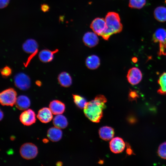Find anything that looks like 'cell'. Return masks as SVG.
I'll return each mask as SVG.
<instances>
[{"label":"cell","instance_id":"5b68a950","mask_svg":"<svg viewBox=\"0 0 166 166\" xmlns=\"http://www.w3.org/2000/svg\"><path fill=\"white\" fill-rule=\"evenodd\" d=\"M22 49L26 53L30 54L24 65L27 66L32 58L37 54L38 51V45L34 39H29L26 40L22 45Z\"/></svg>","mask_w":166,"mask_h":166},{"label":"cell","instance_id":"603a6c76","mask_svg":"<svg viewBox=\"0 0 166 166\" xmlns=\"http://www.w3.org/2000/svg\"><path fill=\"white\" fill-rule=\"evenodd\" d=\"M160 88L157 92L161 95H166V72H164L160 76L158 81Z\"/></svg>","mask_w":166,"mask_h":166},{"label":"cell","instance_id":"8992f818","mask_svg":"<svg viewBox=\"0 0 166 166\" xmlns=\"http://www.w3.org/2000/svg\"><path fill=\"white\" fill-rule=\"evenodd\" d=\"M14 82L15 86L22 90H26L29 88L31 84L29 77L24 73H19L16 75L14 77Z\"/></svg>","mask_w":166,"mask_h":166},{"label":"cell","instance_id":"d6986e66","mask_svg":"<svg viewBox=\"0 0 166 166\" xmlns=\"http://www.w3.org/2000/svg\"><path fill=\"white\" fill-rule=\"evenodd\" d=\"M53 124L54 126L60 129L66 128L68 124L66 118L61 114L56 115L53 120Z\"/></svg>","mask_w":166,"mask_h":166},{"label":"cell","instance_id":"ba28073f","mask_svg":"<svg viewBox=\"0 0 166 166\" xmlns=\"http://www.w3.org/2000/svg\"><path fill=\"white\" fill-rule=\"evenodd\" d=\"M35 114L31 109H29L22 113L19 117L21 122L24 125L30 126L36 121Z\"/></svg>","mask_w":166,"mask_h":166},{"label":"cell","instance_id":"d6a6232c","mask_svg":"<svg viewBox=\"0 0 166 166\" xmlns=\"http://www.w3.org/2000/svg\"><path fill=\"white\" fill-rule=\"evenodd\" d=\"M3 117V112L0 110V120H1Z\"/></svg>","mask_w":166,"mask_h":166},{"label":"cell","instance_id":"e575fe53","mask_svg":"<svg viewBox=\"0 0 166 166\" xmlns=\"http://www.w3.org/2000/svg\"><path fill=\"white\" fill-rule=\"evenodd\" d=\"M42 141L44 143H46L48 142L49 140L46 139H44Z\"/></svg>","mask_w":166,"mask_h":166},{"label":"cell","instance_id":"30bf717a","mask_svg":"<svg viewBox=\"0 0 166 166\" xmlns=\"http://www.w3.org/2000/svg\"><path fill=\"white\" fill-rule=\"evenodd\" d=\"M109 146L111 151L115 153L122 152L125 147V143L123 139L116 137L112 139L110 142Z\"/></svg>","mask_w":166,"mask_h":166},{"label":"cell","instance_id":"2e32d148","mask_svg":"<svg viewBox=\"0 0 166 166\" xmlns=\"http://www.w3.org/2000/svg\"><path fill=\"white\" fill-rule=\"evenodd\" d=\"M61 129L55 127L49 128L47 132V136L49 140L53 142H57L61 140L62 135Z\"/></svg>","mask_w":166,"mask_h":166},{"label":"cell","instance_id":"277c9868","mask_svg":"<svg viewBox=\"0 0 166 166\" xmlns=\"http://www.w3.org/2000/svg\"><path fill=\"white\" fill-rule=\"evenodd\" d=\"M20 153L21 156L26 160L35 158L38 154V149L34 144L27 143L22 144L20 148Z\"/></svg>","mask_w":166,"mask_h":166},{"label":"cell","instance_id":"7402d4cb","mask_svg":"<svg viewBox=\"0 0 166 166\" xmlns=\"http://www.w3.org/2000/svg\"><path fill=\"white\" fill-rule=\"evenodd\" d=\"M86 65L87 67L90 69H95L100 65V59L96 55L90 56L86 59Z\"/></svg>","mask_w":166,"mask_h":166},{"label":"cell","instance_id":"3957f363","mask_svg":"<svg viewBox=\"0 0 166 166\" xmlns=\"http://www.w3.org/2000/svg\"><path fill=\"white\" fill-rule=\"evenodd\" d=\"M16 92L13 88L6 89L0 94V102L3 106H13L15 104L17 98Z\"/></svg>","mask_w":166,"mask_h":166},{"label":"cell","instance_id":"9c48e42d","mask_svg":"<svg viewBox=\"0 0 166 166\" xmlns=\"http://www.w3.org/2000/svg\"><path fill=\"white\" fill-rule=\"evenodd\" d=\"M127 77L128 82L131 85L138 84L142 79V74L140 70L136 67H132L128 71Z\"/></svg>","mask_w":166,"mask_h":166},{"label":"cell","instance_id":"e0dca14e","mask_svg":"<svg viewBox=\"0 0 166 166\" xmlns=\"http://www.w3.org/2000/svg\"><path fill=\"white\" fill-rule=\"evenodd\" d=\"M56 49L53 51L45 49L41 50L39 53L38 57L40 60L43 62L51 61L53 59L54 54L58 51Z\"/></svg>","mask_w":166,"mask_h":166},{"label":"cell","instance_id":"52a82bcc","mask_svg":"<svg viewBox=\"0 0 166 166\" xmlns=\"http://www.w3.org/2000/svg\"><path fill=\"white\" fill-rule=\"evenodd\" d=\"M90 27L94 33L101 36L106 28L105 19L100 18H95L92 22Z\"/></svg>","mask_w":166,"mask_h":166},{"label":"cell","instance_id":"484cf974","mask_svg":"<svg viewBox=\"0 0 166 166\" xmlns=\"http://www.w3.org/2000/svg\"><path fill=\"white\" fill-rule=\"evenodd\" d=\"M158 155L161 158L166 159V142L162 143L159 146L157 151Z\"/></svg>","mask_w":166,"mask_h":166},{"label":"cell","instance_id":"d590c367","mask_svg":"<svg viewBox=\"0 0 166 166\" xmlns=\"http://www.w3.org/2000/svg\"><path fill=\"white\" fill-rule=\"evenodd\" d=\"M56 164V165L57 166H61L62 164V163L60 161L57 162Z\"/></svg>","mask_w":166,"mask_h":166},{"label":"cell","instance_id":"4dcf8cb0","mask_svg":"<svg viewBox=\"0 0 166 166\" xmlns=\"http://www.w3.org/2000/svg\"><path fill=\"white\" fill-rule=\"evenodd\" d=\"M127 152L128 154L131 155L132 153V151L130 148H128L127 150Z\"/></svg>","mask_w":166,"mask_h":166},{"label":"cell","instance_id":"ffe728a7","mask_svg":"<svg viewBox=\"0 0 166 166\" xmlns=\"http://www.w3.org/2000/svg\"><path fill=\"white\" fill-rule=\"evenodd\" d=\"M58 80L59 83L64 87H68L72 84V80L69 74L67 72H63L58 76Z\"/></svg>","mask_w":166,"mask_h":166},{"label":"cell","instance_id":"6da1fadb","mask_svg":"<svg viewBox=\"0 0 166 166\" xmlns=\"http://www.w3.org/2000/svg\"><path fill=\"white\" fill-rule=\"evenodd\" d=\"M107 101L104 96L99 95L93 100L87 102L84 108L86 116L93 122H99L103 116V110L106 108Z\"/></svg>","mask_w":166,"mask_h":166},{"label":"cell","instance_id":"83f0119b","mask_svg":"<svg viewBox=\"0 0 166 166\" xmlns=\"http://www.w3.org/2000/svg\"><path fill=\"white\" fill-rule=\"evenodd\" d=\"M139 97L138 93L136 90H130L128 95V99L129 101H132L136 100L137 98Z\"/></svg>","mask_w":166,"mask_h":166},{"label":"cell","instance_id":"4316f807","mask_svg":"<svg viewBox=\"0 0 166 166\" xmlns=\"http://www.w3.org/2000/svg\"><path fill=\"white\" fill-rule=\"evenodd\" d=\"M12 72L11 69L8 66H6L1 70L2 75L5 77L10 76Z\"/></svg>","mask_w":166,"mask_h":166},{"label":"cell","instance_id":"4fadbf2b","mask_svg":"<svg viewBox=\"0 0 166 166\" xmlns=\"http://www.w3.org/2000/svg\"><path fill=\"white\" fill-rule=\"evenodd\" d=\"M49 107L53 114L55 115L62 114L65 109V104L58 100H54L51 101Z\"/></svg>","mask_w":166,"mask_h":166},{"label":"cell","instance_id":"7c38bea8","mask_svg":"<svg viewBox=\"0 0 166 166\" xmlns=\"http://www.w3.org/2000/svg\"><path fill=\"white\" fill-rule=\"evenodd\" d=\"M85 45L89 47H92L97 45L98 43L99 39L95 33L87 32L85 33L83 38Z\"/></svg>","mask_w":166,"mask_h":166},{"label":"cell","instance_id":"1f68e13d","mask_svg":"<svg viewBox=\"0 0 166 166\" xmlns=\"http://www.w3.org/2000/svg\"><path fill=\"white\" fill-rule=\"evenodd\" d=\"M36 84L38 86H40L42 85L41 82L39 81H37L36 82Z\"/></svg>","mask_w":166,"mask_h":166},{"label":"cell","instance_id":"ac0fdd59","mask_svg":"<svg viewBox=\"0 0 166 166\" xmlns=\"http://www.w3.org/2000/svg\"><path fill=\"white\" fill-rule=\"evenodd\" d=\"M99 133L100 138L105 140H108L112 139L114 136V129L109 126H104L100 128Z\"/></svg>","mask_w":166,"mask_h":166},{"label":"cell","instance_id":"f1b7e54d","mask_svg":"<svg viewBox=\"0 0 166 166\" xmlns=\"http://www.w3.org/2000/svg\"><path fill=\"white\" fill-rule=\"evenodd\" d=\"M10 0H0V8H4L6 7L9 3Z\"/></svg>","mask_w":166,"mask_h":166},{"label":"cell","instance_id":"836d02e7","mask_svg":"<svg viewBox=\"0 0 166 166\" xmlns=\"http://www.w3.org/2000/svg\"><path fill=\"white\" fill-rule=\"evenodd\" d=\"M64 19V16H60L59 18V21H63Z\"/></svg>","mask_w":166,"mask_h":166},{"label":"cell","instance_id":"cb8c5ba5","mask_svg":"<svg viewBox=\"0 0 166 166\" xmlns=\"http://www.w3.org/2000/svg\"><path fill=\"white\" fill-rule=\"evenodd\" d=\"M146 0H129L128 6L132 8L140 9L146 3Z\"/></svg>","mask_w":166,"mask_h":166},{"label":"cell","instance_id":"44dd1931","mask_svg":"<svg viewBox=\"0 0 166 166\" xmlns=\"http://www.w3.org/2000/svg\"><path fill=\"white\" fill-rule=\"evenodd\" d=\"M155 18L158 21L163 22L166 21V7L159 6L156 7L154 12Z\"/></svg>","mask_w":166,"mask_h":166},{"label":"cell","instance_id":"d4e9b609","mask_svg":"<svg viewBox=\"0 0 166 166\" xmlns=\"http://www.w3.org/2000/svg\"><path fill=\"white\" fill-rule=\"evenodd\" d=\"M74 101L77 106L81 109L85 107L87 102L83 97L77 95H73Z\"/></svg>","mask_w":166,"mask_h":166},{"label":"cell","instance_id":"8d00e7d4","mask_svg":"<svg viewBox=\"0 0 166 166\" xmlns=\"http://www.w3.org/2000/svg\"><path fill=\"white\" fill-rule=\"evenodd\" d=\"M132 61L134 62H136L137 61V59L136 57H133L132 59Z\"/></svg>","mask_w":166,"mask_h":166},{"label":"cell","instance_id":"f546056e","mask_svg":"<svg viewBox=\"0 0 166 166\" xmlns=\"http://www.w3.org/2000/svg\"><path fill=\"white\" fill-rule=\"evenodd\" d=\"M41 9L43 12H46L49 11L50 7L47 4L43 3L41 5Z\"/></svg>","mask_w":166,"mask_h":166},{"label":"cell","instance_id":"9a60e30c","mask_svg":"<svg viewBox=\"0 0 166 166\" xmlns=\"http://www.w3.org/2000/svg\"><path fill=\"white\" fill-rule=\"evenodd\" d=\"M15 105L18 109L24 110L27 109L30 106V101L27 96L21 95L17 97Z\"/></svg>","mask_w":166,"mask_h":166},{"label":"cell","instance_id":"5bb4252c","mask_svg":"<svg viewBox=\"0 0 166 166\" xmlns=\"http://www.w3.org/2000/svg\"><path fill=\"white\" fill-rule=\"evenodd\" d=\"M152 41L159 45H166V29L160 28L157 29L152 36Z\"/></svg>","mask_w":166,"mask_h":166},{"label":"cell","instance_id":"7a4b0ae2","mask_svg":"<svg viewBox=\"0 0 166 166\" xmlns=\"http://www.w3.org/2000/svg\"><path fill=\"white\" fill-rule=\"evenodd\" d=\"M105 20L106 28L101 37L107 40L112 35L120 32L122 30L123 26L119 15L116 12H109L106 15Z\"/></svg>","mask_w":166,"mask_h":166},{"label":"cell","instance_id":"8fae6325","mask_svg":"<svg viewBox=\"0 0 166 166\" xmlns=\"http://www.w3.org/2000/svg\"><path fill=\"white\" fill-rule=\"evenodd\" d=\"M53 114L49 108L44 107L38 111L37 117L42 122L46 123L52 119Z\"/></svg>","mask_w":166,"mask_h":166}]
</instances>
